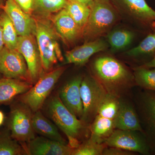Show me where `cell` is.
<instances>
[{
	"label": "cell",
	"mask_w": 155,
	"mask_h": 155,
	"mask_svg": "<svg viewBox=\"0 0 155 155\" xmlns=\"http://www.w3.org/2000/svg\"><path fill=\"white\" fill-rule=\"evenodd\" d=\"M82 78L81 76L74 78L61 87L58 94L64 106L79 119L83 110L80 90Z\"/></svg>",
	"instance_id": "14"
},
{
	"label": "cell",
	"mask_w": 155,
	"mask_h": 155,
	"mask_svg": "<svg viewBox=\"0 0 155 155\" xmlns=\"http://www.w3.org/2000/svg\"><path fill=\"white\" fill-rule=\"evenodd\" d=\"M1 74H0V78H1Z\"/></svg>",
	"instance_id": "39"
},
{
	"label": "cell",
	"mask_w": 155,
	"mask_h": 155,
	"mask_svg": "<svg viewBox=\"0 0 155 155\" xmlns=\"http://www.w3.org/2000/svg\"><path fill=\"white\" fill-rule=\"evenodd\" d=\"M64 8L83 31L89 17L90 6L78 2L68 1Z\"/></svg>",
	"instance_id": "25"
},
{
	"label": "cell",
	"mask_w": 155,
	"mask_h": 155,
	"mask_svg": "<svg viewBox=\"0 0 155 155\" xmlns=\"http://www.w3.org/2000/svg\"><path fill=\"white\" fill-rule=\"evenodd\" d=\"M82 36L86 41L106 36L120 22L121 14L111 0H93Z\"/></svg>",
	"instance_id": "3"
},
{
	"label": "cell",
	"mask_w": 155,
	"mask_h": 155,
	"mask_svg": "<svg viewBox=\"0 0 155 155\" xmlns=\"http://www.w3.org/2000/svg\"><path fill=\"white\" fill-rule=\"evenodd\" d=\"M47 111L57 127L67 136L68 145L72 149L77 147L80 140L87 137L90 126L70 112L58 95L50 98L47 104Z\"/></svg>",
	"instance_id": "2"
},
{
	"label": "cell",
	"mask_w": 155,
	"mask_h": 155,
	"mask_svg": "<svg viewBox=\"0 0 155 155\" xmlns=\"http://www.w3.org/2000/svg\"><path fill=\"white\" fill-rule=\"evenodd\" d=\"M106 36L112 51L116 52L127 47L133 41L134 34L131 31L119 28L112 29Z\"/></svg>",
	"instance_id": "22"
},
{
	"label": "cell",
	"mask_w": 155,
	"mask_h": 155,
	"mask_svg": "<svg viewBox=\"0 0 155 155\" xmlns=\"http://www.w3.org/2000/svg\"><path fill=\"white\" fill-rule=\"evenodd\" d=\"M68 0H33L34 10L52 13L64 8Z\"/></svg>",
	"instance_id": "30"
},
{
	"label": "cell",
	"mask_w": 155,
	"mask_h": 155,
	"mask_svg": "<svg viewBox=\"0 0 155 155\" xmlns=\"http://www.w3.org/2000/svg\"><path fill=\"white\" fill-rule=\"evenodd\" d=\"M60 67L42 75L28 91L20 95L18 100L28 106L33 113L40 110L65 71Z\"/></svg>",
	"instance_id": "7"
},
{
	"label": "cell",
	"mask_w": 155,
	"mask_h": 155,
	"mask_svg": "<svg viewBox=\"0 0 155 155\" xmlns=\"http://www.w3.org/2000/svg\"><path fill=\"white\" fill-rule=\"evenodd\" d=\"M136 85L143 89L155 92V68L140 66L134 68Z\"/></svg>",
	"instance_id": "24"
},
{
	"label": "cell",
	"mask_w": 155,
	"mask_h": 155,
	"mask_svg": "<svg viewBox=\"0 0 155 155\" xmlns=\"http://www.w3.org/2000/svg\"><path fill=\"white\" fill-rule=\"evenodd\" d=\"M28 155H71L73 149L67 143L44 137H35L26 147Z\"/></svg>",
	"instance_id": "16"
},
{
	"label": "cell",
	"mask_w": 155,
	"mask_h": 155,
	"mask_svg": "<svg viewBox=\"0 0 155 155\" xmlns=\"http://www.w3.org/2000/svg\"><path fill=\"white\" fill-rule=\"evenodd\" d=\"M93 76L109 94L119 98L136 85L133 72L118 59L104 55L96 58L91 64Z\"/></svg>",
	"instance_id": "1"
},
{
	"label": "cell",
	"mask_w": 155,
	"mask_h": 155,
	"mask_svg": "<svg viewBox=\"0 0 155 155\" xmlns=\"http://www.w3.org/2000/svg\"><path fill=\"white\" fill-rule=\"evenodd\" d=\"M6 0H0V5H4L5 2Z\"/></svg>",
	"instance_id": "38"
},
{
	"label": "cell",
	"mask_w": 155,
	"mask_h": 155,
	"mask_svg": "<svg viewBox=\"0 0 155 155\" xmlns=\"http://www.w3.org/2000/svg\"><path fill=\"white\" fill-rule=\"evenodd\" d=\"M104 143L143 155H150V150L143 134L137 130L115 129Z\"/></svg>",
	"instance_id": "9"
},
{
	"label": "cell",
	"mask_w": 155,
	"mask_h": 155,
	"mask_svg": "<svg viewBox=\"0 0 155 155\" xmlns=\"http://www.w3.org/2000/svg\"><path fill=\"white\" fill-rule=\"evenodd\" d=\"M121 16H124L144 27L151 28L155 22V10L146 0H111Z\"/></svg>",
	"instance_id": "10"
},
{
	"label": "cell",
	"mask_w": 155,
	"mask_h": 155,
	"mask_svg": "<svg viewBox=\"0 0 155 155\" xmlns=\"http://www.w3.org/2000/svg\"><path fill=\"white\" fill-rule=\"evenodd\" d=\"M28 155L26 147L11 137L9 129L0 132V155Z\"/></svg>",
	"instance_id": "23"
},
{
	"label": "cell",
	"mask_w": 155,
	"mask_h": 155,
	"mask_svg": "<svg viewBox=\"0 0 155 155\" xmlns=\"http://www.w3.org/2000/svg\"><path fill=\"white\" fill-rule=\"evenodd\" d=\"M33 114L28 106L19 100L11 104L8 128L11 137L20 143H28L35 137L32 125Z\"/></svg>",
	"instance_id": "6"
},
{
	"label": "cell",
	"mask_w": 155,
	"mask_h": 155,
	"mask_svg": "<svg viewBox=\"0 0 155 155\" xmlns=\"http://www.w3.org/2000/svg\"><path fill=\"white\" fill-rule=\"evenodd\" d=\"M134 153L115 147H106L102 155H133Z\"/></svg>",
	"instance_id": "31"
},
{
	"label": "cell",
	"mask_w": 155,
	"mask_h": 155,
	"mask_svg": "<svg viewBox=\"0 0 155 155\" xmlns=\"http://www.w3.org/2000/svg\"><path fill=\"white\" fill-rule=\"evenodd\" d=\"M152 30L153 32L155 33V22H153L152 24L151 27Z\"/></svg>",
	"instance_id": "37"
},
{
	"label": "cell",
	"mask_w": 155,
	"mask_h": 155,
	"mask_svg": "<svg viewBox=\"0 0 155 155\" xmlns=\"http://www.w3.org/2000/svg\"><path fill=\"white\" fill-rule=\"evenodd\" d=\"M120 98L108 93L101 104L97 115L115 120L120 108Z\"/></svg>",
	"instance_id": "28"
},
{
	"label": "cell",
	"mask_w": 155,
	"mask_h": 155,
	"mask_svg": "<svg viewBox=\"0 0 155 155\" xmlns=\"http://www.w3.org/2000/svg\"><path fill=\"white\" fill-rule=\"evenodd\" d=\"M33 86L32 84L13 78H0V105L11 104L17 96L23 94Z\"/></svg>",
	"instance_id": "19"
},
{
	"label": "cell",
	"mask_w": 155,
	"mask_h": 155,
	"mask_svg": "<svg viewBox=\"0 0 155 155\" xmlns=\"http://www.w3.org/2000/svg\"><path fill=\"white\" fill-rule=\"evenodd\" d=\"M58 35L67 44H71L82 36V30L64 8L57 12L53 19Z\"/></svg>",
	"instance_id": "17"
},
{
	"label": "cell",
	"mask_w": 155,
	"mask_h": 155,
	"mask_svg": "<svg viewBox=\"0 0 155 155\" xmlns=\"http://www.w3.org/2000/svg\"><path fill=\"white\" fill-rule=\"evenodd\" d=\"M5 116L4 113L1 110H0V126L3 125V123L5 122Z\"/></svg>",
	"instance_id": "36"
},
{
	"label": "cell",
	"mask_w": 155,
	"mask_h": 155,
	"mask_svg": "<svg viewBox=\"0 0 155 155\" xmlns=\"http://www.w3.org/2000/svg\"><path fill=\"white\" fill-rule=\"evenodd\" d=\"M35 35L43 69L46 72H49L58 61L64 60L55 31L48 22L36 20Z\"/></svg>",
	"instance_id": "4"
},
{
	"label": "cell",
	"mask_w": 155,
	"mask_h": 155,
	"mask_svg": "<svg viewBox=\"0 0 155 155\" xmlns=\"http://www.w3.org/2000/svg\"><path fill=\"white\" fill-rule=\"evenodd\" d=\"M0 24L5 46L11 49L17 50L19 36L11 19L5 12L0 18Z\"/></svg>",
	"instance_id": "26"
},
{
	"label": "cell",
	"mask_w": 155,
	"mask_h": 155,
	"mask_svg": "<svg viewBox=\"0 0 155 155\" xmlns=\"http://www.w3.org/2000/svg\"><path fill=\"white\" fill-rule=\"evenodd\" d=\"M68 1L78 2L81 3V4H84V5L88 6L91 5L93 2V0H68Z\"/></svg>",
	"instance_id": "34"
},
{
	"label": "cell",
	"mask_w": 155,
	"mask_h": 155,
	"mask_svg": "<svg viewBox=\"0 0 155 155\" xmlns=\"http://www.w3.org/2000/svg\"><path fill=\"white\" fill-rule=\"evenodd\" d=\"M92 140L98 143H104L114 132V120L97 115L90 125Z\"/></svg>",
	"instance_id": "21"
},
{
	"label": "cell",
	"mask_w": 155,
	"mask_h": 155,
	"mask_svg": "<svg viewBox=\"0 0 155 155\" xmlns=\"http://www.w3.org/2000/svg\"><path fill=\"white\" fill-rule=\"evenodd\" d=\"M116 129L137 130L142 132L138 115L134 105L120 98V106L118 114L114 120Z\"/></svg>",
	"instance_id": "18"
},
{
	"label": "cell",
	"mask_w": 155,
	"mask_h": 155,
	"mask_svg": "<svg viewBox=\"0 0 155 155\" xmlns=\"http://www.w3.org/2000/svg\"><path fill=\"white\" fill-rule=\"evenodd\" d=\"M32 125L35 133L53 140L67 143L59 133L56 125L44 116L40 110L33 113Z\"/></svg>",
	"instance_id": "20"
},
{
	"label": "cell",
	"mask_w": 155,
	"mask_h": 155,
	"mask_svg": "<svg viewBox=\"0 0 155 155\" xmlns=\"http://www.w3.org/2000/svg\"><path fill=\"white\" fill-rule=\"evenodd\" d=\"M34 35L19 36L17 50L25 59L30 78L35 84L42 75L43 67L36 38Z\"/></svg>",
	"instance_id": "12"
},
{
	"label": "cell",
	"mask_w": 155,
	"mask_h": 155,
	"mask_svg": "<svg viewBox=\"0 0 155 155\" xmlns=\"http://www.w3.org/2000/svg\"><path fill=\"white\" fill-rule=\"evenodd\" d=\"M141 66L148 68H155V55L153 57L151 60L142 64Z\"/></svg>",
	"instance_id": "33"
},
{
	"label": "cell",
	"mask_w": 155,
	"mask_h": 155,
	"mask_svg": "<svg viewBox=\"0 0 155 155\" xmlns=\"http://www.w3.org/2000/svg\"><path fill=\"white\" fill-rule=\"evenodd\" d=\"M127 56L134 58L155 55V33L149 34L140 43L126 52Z\"/></svg>",
	"instance_id": "27"
},
{
	"label": "cell",
	"mask_w": 155,
	"mask_h": 155,
	"mask_svg": "<svg viewBox=\"0 0 155 155\" xmlns=\"http://www.w3.org/2000/svg\"><path fill=\"white\" fill-rule=\"evenodd\" d=\"M106 147L104 143L96 142L89 138L73 149L71 155H102Z\"/></svg>",
	"instance_id": "29"
},
{
	"label": "cell",
	"mask_w": 155,
	"mask_h": 155,
	"mask_svg": "<svg viewBox=\"0 0 155 155\" xmlns=\"http://www.w3.org/2000/svg\"><path fill=\"white\" fill-rule=\"evenodd\" d=\"M80 90L83 109L80 119L90 126L108 93L93 75L82 78Z\"/></svg>",
	"instance_id": "8"
},
{
	"label": "cell",
	"mask_w": 155,
	"mask_h": 155,
	"mask_svg": "<svg viewBox=\"0 0 155 155\" xmlns=\"http://www.w3.org/2000/svg\"><path fill=\"white\" fill-rule=\"evenodd\" d=\"M108 47L109 45L107 41L102 38L86 41L83 45L66 52V62L67 64L83 65L94 54L104 51Z\"/></svg>",
	"instance_id": "15"
},
{
	"label": "cell",
	"mask_w": 155,
	"mask_h": 155,
	"mask_svg": "<svg viewBox=\"0 0 155 155\" xmlns=\"http://www.w3.org/2000/svg\"><path fill=\"white\" fill-rule=\"evenodd\" d=\"M134 105L143 134L150 150L155 155V92L143 89L136 93Z\"/></svg>",
	"instance_id": "5"
},
{
	"label": "cell",
	"mask_w": 155,
	"mask_h": 155,
	"mask_svg": "<svg viewBox=\"0 0 155 155\" xmlns=\"http://www.w3.org/2000/svg\"><path fill=\"white\" fill-rule=\"evenodd\" d=\"M5 46L4 40H3L2 30V26L0 24V51Z\"/></svg>",
	"instance_id": "35"
},
{
	"label": "cell",
	"mask_w": 155,
	"mask_h": 155,
	"mask_svg": "<svg viewBox=\"0 0 155 155\" xmlns=\"http://www.w3.org/2000/svg\"><path fill=\"white\" fill-rule=\"evenodd\" d=\"M2 8L11 19L18 36L35 35L36 20L23 11L14 0H6Z\"/></svg>",
	"instance_id": "13"
},
{
	"label": "cell",
	"mask_w": 155,
	"mask_h": 155,
	"mask_svg": "<svg viewBox=\"0 0 155 155\" xmlns=\"http://www.w3.org/2000/svg\"><path fill=\"white\" fill-rule=\"evenodd\" d=\"M25 12L30 14L34 11L33 0H14Z\"/></svg>",
	"instance_id": "32"
},
{
	"label": "cell",
	"mask_w": 155,
	"mask_h": 155,
	"mask_svg": "<svg viewBox=\"0 0 155 155\" xmlns=\"http://www.w3.org/2000/svg\"><path fill=\"white\" fill-rule=\"evenodd\" d=\"M0 74L5 78L31 82L25 59L17 50L7 47L0 51Z\"/></svg>",
	"instance_id": "11"
}]
</instances>
